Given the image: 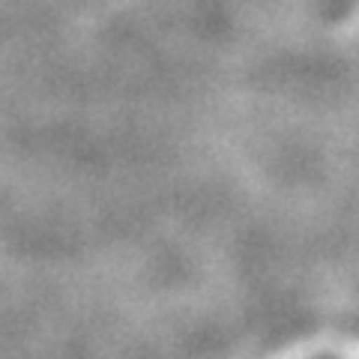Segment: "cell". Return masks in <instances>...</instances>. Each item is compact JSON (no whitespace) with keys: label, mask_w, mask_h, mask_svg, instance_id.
I'll return each instance as SVG.
<instances>
[]
</instances>
